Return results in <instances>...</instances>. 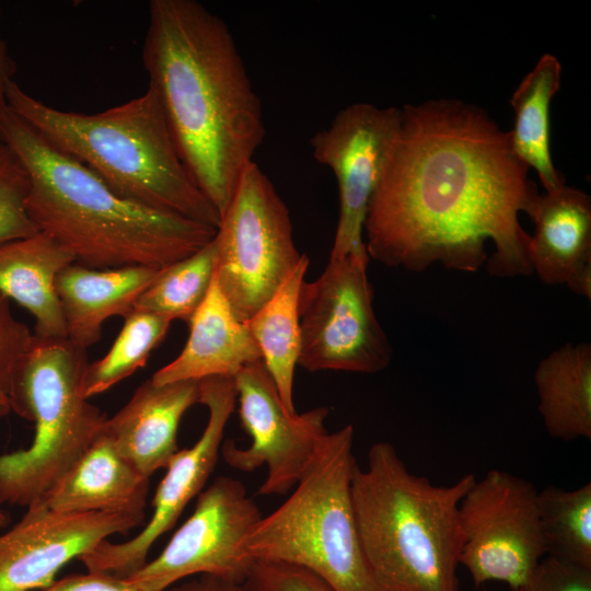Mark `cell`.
<instances>
[{"label":"cell","mask_w":591,"mask_h":591,"mask_svg":"<svg viewBox=\"0 0 591 591\" xmlns=\"http://www.w3.org/2000/svg\"><path fill=\"white\" fill-rule=\"evenodd\" d=\"M528 174L483 108L445 99L404 105L364 220L369 258L413 273L486 264L494 277L532 275L519 216L540 193Z\"/></svg>","instance_id":"6da1fadb"},{"label":"cell","mask_w":591,"mask_h":591,"mask_svg":"<svg viewBox=\"0 0 591 591\" xmlns=\"http://www.w3.org/2000/svg\"><path fill=\"white\" fill-rule=\"evenodd\" d=\"M141 59L178 154L221 216L266 129L228 24L196 0H152Z\"/></svg>","instance_id":"7a4b0ae2"},{"label":"cell","mask_w":591,"mask_h":591,"mask_svg":"<svg viewBox=\"0 0 591 591\" xmlns=\"http://www.w3.org/2000/svg\"><path fill=\"white\" fill-rule=\"evenodd\" d=\"M0 139L27 173L31 220L77 264L162 269L216 236L217 228L120 196L9 107L0 117Z\"/></svg>","instance_id":"3957f363"},{"label":"cell","mask_w":591,"mask_h":591,"mask_svg":"<svg viewBox=\"0 0 591 591\" xmlns=\"http://www.w3.org/2000/svg\"><path fill=\"white\" fill-rule=\"evenodd\" d=\"M8 106L120 196L218 228L220 215L184 165L155 90L95 114L55 108L12 80Z\"/></svg>","instance_id":"277c9868"},{"label":"cell","mask_w":591,"mask_h":591,"mask_svg":"<svg viewBox=\"0 0 591 591\" xmlns=\"http://www.w3.org/2000/svg\"><path fill=\"white\" fill-rule=\"evenodd\" d=\"M474 474L438 486L409 472L395 447L376 442L351 493L360 542L386 591H459V506Z\"/></svg>","instance_id":"5b68a950"},{"label":"cell","mask_w":591,"mask_h":591,"mask_svg":"<svg viewBox=\"0 0 591 591\" xmlns=\"http://www.w3.org/2000/svg\"><path fill=\"white\" fill-rule=\"evenodd\" d=\"M354 428L326 433L291 495L242 544L253 560L305 568L334 591H386L362 548L352 503Z\"/></svg>","instance_id":"8992f818"},{"label":"cell","mask_w":591,"mask_h":591,"mask_svg":"<svg viewBox=\"0 0 591 591\" xmlns=\"http://www.w3.org/2000/svg\"><path fill=\"white\" fill-rule=\"evenodd\" d=\"M89 361L67 337L33 336L11 378L10 408L35 424L27 449L0 454V505L38 501L102 433L106 416L83 392Z\"/></svg>","instance_id":"52a82bcc"},{"label":"cell","mask_w":591,"mask_h":591,"mask_svg":"<svg viewBox=\"0 0 591 591\" xmlns=\"http://www.w3.org/2000/svg\"><path fill=\"white\" fill-rule=\"evenodd\" d=\"M215 280L235 316L246 322L301 262L290 212L264 171L251 163L213 239Z\"/></svg>","instance_id":"ba28073f"},{"label":"cell","mask_w":591,"mask_h":591,"mask_svg":"<svg viewBox=\"0 0 591 591\" xmlns=\"http://www.w3.org/2000/svg\"><path fill=\"white\" fill-rule=\"evenodd\" d=\"M368 255L328 259L299 293L298 366L310 372L373 374L390 364L393 349L373 308Z\"/></svg>","instance_id":"9c48e42d"},{"label":"cell","mask_w":591,"mask_h":591,"mask_svg":"<svg viewBox=\"0 0 591 591\" xmlns=\"http://www.w3.org/2000/svg\"><path fill=\"white\" fill-rule=\"evenodd\" d=\"M537 493L531 482L500 470H489L465 493L459 506V565L475 587L500 581L515 590L546 556Z\"/></svg>","instance_id":"30bf717a"},{"label":"cell","mask_w":591,"mask_h":591,"mask_svg":"<svg viewBox=\"0 0 591 591\" xmlns=\"http://www.w3.org/2000/svg\"><path fill=\"white\" fill-rule=\"evenodd\" d=\"M233 381L240 422L252 441L240 448L227 440L221 454L229 466L242 472L266 466L258 494L285 495L296 487L315 457L327 433L328 409L289 412L262 360L244 367Z\"/></svg>","instance_id":"8fae6325"},{"label":"cell","mask_w":591,"mask_h":591,"mask_svg":"<svg viewBox=\"0 0 591 591\" xmlns=\"http://www.w3.org/2000/svg\"><path fill=\"white\" fill-rule=\"evenodd\" d=\"M260 518L245 486L220 476L197 496L193 513L163 551L128 577L147 582L153 591L200 575L241 584L254 561L242 542Z\"/></svg>","instance_id":"7c38bea8"},{"label":"cell","mask_w":591,"mask_h":591,"mask_svg":"<svg viewBox=\"0 0 591 591\" xmlns=\"http://www.w3.org/2000/svg\"><path fill=\"white\" fill-rule=\"evenodd\" d=\"M399 121L398 107L356 102L311 137L312 157L333 172L338 189L339 212L328 259L368 255L364 220Z\"/></svg>","instance_id":"4fadbf2b"},{"label":"cell","mask_w":591,"mask_h":591,"mask_svg":"<svg viewBox=\"0 0 591 591\" xmlns=\"http://www.w3.org/2000/svg\"><path fill=\"white\" fill-rule=\"evenodd\" d=\"M199 404L208 408L207 425L194 445L178 450L152 500L153 512L144 528L126 542H101L78 559L88 571L128 577L146 563L153 544L176 523L187 503L197 497L213 472L225 426L234 412L233 378L212 376L199 381Z\"/></svg>","instance_id":"5bb4252c"},{"label":"cell","mask_w":591,"mask_h":591,"mask_svg":"<svg viewBox=\"0 0 591 591\" xmlns=\"http://www.w3.org/2000/svg\"><path fill=\"white\" fill-rule=\"evenodd\" d=\"M143 519L108 512H60L38 502L0 534V591L44 590L70 560Z\"/></svg>","instance_id":"9a60e30c"},{"label":"cell","mask_w":591,"mask_h":591,"mask_svg":"<svg viewBox=\"0 0 591 591\" xmlns=\"http://www.w3.org/2000/svg\"><path fill=\"white\" fill-rule=\"evenodd\" d=\"M532 274L551 286L565 285L591 298V199L566 184L538 195L530 215Z\"/></svg>","instance_id":"2e32d148"},{"label":"cell","mask_w":591,"mask_h":591,"mask_svg":"<svg viewBox=\"0 0 591 591\" xmlns=\"http://www.w3.org/2000/svg\"><path fill=\"white\" fill-rule=\"evenodd\" d=\"M198 402L199 381L155 384L149 379L124 407L106 418L102 433L128 463L150 478L178 451L181 419Z\"/></svg>","instance_id":"e0dca14e"},{"label":"cell","mask_w":591,"mask_h":591,"mask_svg":"<svg viewBox=\"0 0 591 591\" xmlns=\"http://www.w3.org/2000/svg\"><path fill=\"white\" fill-rule=\"evenodd\" d=\"M187 324L189 335L184 348L153 373V383L234 378L244 367L262 360L246 323L235 316L215 276L205 300Z\"/></svg>","instance_id":"ac0fdd59"},{"label":"cell","mask_w":591,"mask_h":591,"mask_svg":"<svg viewBox=\"0 0 591 591\" xmlns=\"http://www.w3.org/2000/svg\"><path fill=\"white\" fill-rule=\"evenodd\" d=\"M149 479L101 433L36 502L60 512H108L144 520Z\"/></svg>","instance_id":"d6986e66"},{"label":"cell","mask_w":591,"mask_h":591,"mask_svg":"<svg viewBox=\"0 0 591 591\" xmlns=\"http://www.w3.org/2000/svg\"><path fill=\"white\" fill-rule=\"evenodd\" d=\"M159 270L147 266L94 269L77 263L62 268L55 288L67 338L83 349L96 344L104 322L131 312Z\"/></svg>","instance_id":"ffe728a7"},{"label":"cell","mask_w":591,"mask_h":591,"mask_svg":"<svg viewBox=\"0 0 591 591\" xmlns=\"http://www.w3.org/2000/svg\"><path fill=\"white\" fill-rule=\"evenodd\" d=\"M73 257L42 232L0 245V292L35 317L34 335L67 337L55 281Z\"/></svg>","instance_id":"44dd1931"},{"label":"cell","mask_w":591,"mask_h":591,"mask_svg":"<svg viewBox=\"0 0 591 591\" xmlns=\"http://www.w3.org/2000/svg\"><path fill=\"white\" fill-rule=\"evenodd\" d=\"M537 409L552 438H591V345L566 344L543 358L534 372Z\"/></svg>","instance_id":"7402d4cb"},{"label":"cell","mask_w":591,"mask_h":591,"mask_svg":"<svg viewBox=\"0 0 591 591\" xmlns=\"http://www.w3.org/2000/svg\"><path fill=\"white\" fill-rule=\"evenodd\" d=\"M561 63L556 56L544 54L514 90L510 104L514 113L509 132L517 158L534 169L545 189L565 185L551 153L549 108L561 82Z\"/></svg>","instance_id":"603a6c76"},{"label":"cell","mask_w":591,"mask_h":591,"mask_svg":"<svg viewBox=\"0 0 591 591\" xmlns=\"http://www.w3.org/2000/svg\"><path fill=\"white\" fill-rule=\"evenodd\" d=\"M309 263L304 254L274 296L245 322L282 404L291 413H296L293 381L301 348L299 293Z\"/></svg>","instance_id":"cb8c5ba5"},{"label":"cell","mask_w":591,"mask_h":591,"mask_svg":"<svg viewBox=\"0 0 591 591\" xmlns=\"http://www.w3.org/2000/svg\"><path fill=\"white\" fill-rule=\"evenodd\" d=\"M537 511L546 556L591 568V483L537 493Z\"/></svg>","instance_id":"d4e9b609"},{"label":"cell","mask_w":591,"mask_h":591,"mask_svg":"<svg viewBox=\"0 0 591 591\" xmlns=\"http://www.w3.org/2000/svg\"><path fill=\"white\" fill-rule=\"evenodd\" d=\"M216 246H206L159 270L139 296L132 310L143 311L171 322L188 323L205 300L215 276Z\"/></svg>","instance_id":"484cf974"},{"label":"cell","mask_w":591,"mask_h":591,"mask_svg":"<svg viewBox=\"0 0 591 591\" xmlns=\"http://www.w3.org/2000/svg\"><path fill=\"white\" fill-rule=\"evenodd\" d=\"M171 321L132 310L107 354L88 364L83 381L86 398L104 393L146 366L148 358L164 339Z\"/></svg>","instance_id":"4316f807"},{"label":"cell","mask_w":591,"mask_h":591,"mask_svg":"<svg viewBox=\"0 0 591 591\" xmlns=\"http://www.w3.org/2000/svg\"><path fill=\"white\" fill-rule=\"evenodd\" d=\"M28 189L24 166L0 139V245L38 232L26 210Z\"/></svg>","instance_id":"83f0119b"},{"label":"cell","mask_w":591,"mask_h":591,"mask_svg":"<svg viewBox=\"0 0 591 591\" xmlns=\"http://www.w3.org/2000/svg\"><path fill=\"white\" fill-rule=\"evenodd\" d=\"M241 587L244 591H334L305 568L268 560H254Z\"/></svg>","instance_id":"f1b7e54d"},{"label":"cell","mask_w":591,"mask_h":591,"mask_svg":"<svg viewBox=\"0 0 591 591\" xmlns=\"http://www.w3.org/2000/svg\"><path fill=\"white\" fill-rule=\"evenodd\" d=\"M34 334L11 313L9 298L0 292V417L10 408V385L13 370L28 349Z\"/></svg>","instance_id":"f546056e"},{"label":"cell","mask_w":591,"mask_h":591,"mask_svg":"<svg viewBox=\"0 0 591 591\" xmlns=\"http://www.w3.org/2000/svg\"><path fill=\"white\" fill-rule=\"evenodd\" d=\"M514 591H591V568L545 556Z\"/></svg>","instance_id":"4dcf8cb0"},{"label":"cell","mask_w":591,"mask_h":591,"mask_svg":"<svg viewBox=\"0 0 591 591\" xmlns=\"http://www.w3.org/2000/svg\"><path fill=\"white\" fill-rule=\"evenodd\" d=\"M42 591H153L144 581L132 577L92 572L71 575L55 580Z\"/></svg>","instance_id":"1f68e13d"},{"label":"cell","mask_w":591,"mask_h":591,"mask_svg":"<svg viewBox=\"0 0 591 591\" xmlns=\"http://www.w3.org/2000/svg\"><path fill=\"white\" fill-rule=\"evenodd\" d=\"M164 591H244L240 583L209 575L182 580Z\"/></svg>","instance_id":"d6a6232c"},{"label":"cell","mask_w":591,"mask_h":591,"mask_svg":"<svg viewBox=\"0 0 591 591\" xmlns=\"http://www.w3.org/2000/svg\"><path fill=\"white\" fill-rule=\"evenodd\" d=\"M1 16V10H0ZM16 65L9 53L8 45L0 33V117L8 109L7 90L13 80Z\"/></svg>","instance_id":"836d02e7"},{"label":"cell","mask_w":591,"mask_h":591,"mask_svg":"<svg viewBox=\"0 0 591 591\" xmlns=\"http://www.w3.org/2000/svg\"><path fill=\"white\" fill-rule=\"evenodd\" d=\"M9 522V514L0 508V528L5 526Z\"/></svg>","instance_id":"e575fe53"}]
</instances>
